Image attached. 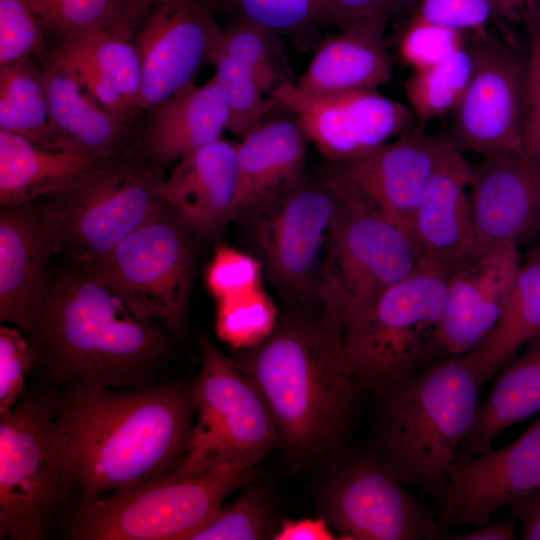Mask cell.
Returning <instances> with one entry per match:
<instances>
[{"mask_svg":"<svg viewBox=\"0 0 540 540\" xmlns=\"http://www.w3.org/2000/svg\"><path fill=\"white\" fill-rule=\"evenodd\" d=\"M53 403L71 478L68 516L174 472L188 452L196 419L194 384L184 382L71 386L54 392Z\"/></svg>","mask_w":540,"mask_h":540,"instance_id":"1","label":"cell"},{"mask_svg":"<svg viewBox=\"0 0 540 540\" xmlns=\"http://www.w3.org/2000/svg\"><path fill=\"white\" fill-rule=\"evenodd\" d=\"M235 352L232 359L264 398L293 469L325 468L348 450L361 393L340 327L295 310L279 317L264 340Z\"/></svg>","mask_w":540,"mask_h":540,"instance_id":"2","label":"cell"},{"mask_svg":"<svg viewBox=\"0 0 540 540\" xmlns=\"http://www.w3.org/2000/svg\"><path fill=\"white\" fill-rule=\"evenodd\" d=\"M170 333L138 316L90 272L71 265L50 281L26 337L52 387H145L157 383Z\"/></svg>","mask_w":540,"mask_h":540,"instance_id":"3","label":"cell"},{"mask_svg":"<svg viewBox=\"0 0 540 540\" xmlns=\"http://www.w3.org/2000/svg\"><path fill=\"white\" fill-rule=\"evenodd\" d=\"M480 387L464 354L441 358L377 397L371 450L400 482L438 506L447 470L473 424Z\"/></svg>","mask_w":540,"mask_h":540,"instance_id":"4","label":"cell"},{"mask_svg":"<svg viewBox=\"0 0 540 540\" xmlns=\"http://www.w3.org/2000/svg\"><path fill=\"white\" fill-rule=\"evenodd\" d=\"M449 278L427 259L347 321L344 346L360 393L377 398L447 357L441 320Z\"/></svg>","mask_w":540,"mask_h":540,"instance_id":"5","label":"cell"},{"mask_svg":"<svg viewBox=\"0 0 540 540\" xmlns=\"http://www.w3.org/2000/svg\"><path fill=\"white\" fill-rule=\"evenodd\" d=\"M338 204L316 292L317 313L343 330L374 298L427 261L416 239L371 205L332 163Z\"/></svg>","mask_w":540,"mask_h":540,"instance_id":"6","label":"cell"},{"mask_svg":"<svg viewBox=\"0 0 540 540\" xmlns=\"http://www.w3.org/2000/svg\"><path fill=\"white\" fill-rule=\"evenodd\" d=\"M54 392L24 394L0 414V539L43 540L72 503Z\"/></svg>","mask_w":540,"mask_h":540,"instance_id":"7","label":"cell"},{"mask_svg":"<svg viewBox=\"0 0 540 540\" xmlns=\"http://www.w3.org/2000/svg\"><path fill=\"white\" fill-rule=\"evenodd\" d=\"M159 178L131 150L43 196L54 253L90 270L164 203Z\"/></svg>","mask_w":540,"mask_h":540,"instance_id":"8","label":"cell"},{"mask_svg":"<svg viewBox=\"0 0 540 540\" xmlns=\"http://www.w3.org/2000/svg\"><path fill=\"white\" fill-rule=\"evenodd\" d=\"M256 477V468L231 465L192 474L174 471L72 512L67 535L75 540H190L230 494Z\"/></svg>","mask_w":540,"mask_h":540,"instance_id":"9","label":"cell"},{"mask_svg":"<svg viewBox=\"0 0 540 540\" xmlns=\"http://www.w3.org/2000/svg\"><path fill=\"white\" fill-rule=\"evenodd\" d=\"M201 370L194 383L196 419L186 456L175 470L199 473L219 465L256 468L281 439L261 393L232 357L200 338Z\"/></svg>","mask_w":540,"mask_h":540,"instance_id":"10","label":"cell"},{"mask_svg":"<svg viewBox=\"0 0 540 540\" xmlns=\"http://www.w3.org/2000/svg\"><path fill=\"white\" fill-rule=\"evenodd\" d=\"M90 272L140 317L180 337L186 329L194 261L188 229L165 202Z\"/></svg>","mask_w":540,"mask_h":540,"instance_id":"11","label":"cell"},{"mask_svg":"<svg viewBox=\"0 0 540 540\" xmlns=\"http://www.w3.org/2000/svg\"><path fill=\"white\" fill-rule=\"evenodd\" d=\"M334 166L257 206L248 217L261 263L278 290L313 312L329 230L338 204ZM244 216V217H245Z\"/></svg>","mask_w":540,"mask_h":540,"instance_id":"12","label":"cell"},{"mask_svg":"<svg viewBox=\"0 0 540 540\" xmlns=\"http://www.w3.org/2000/svg\"><path fill=\"white\" fill-rule=\"evenodd\" d=\"M316 492L320 517L341 539L438 540L435 512L421 503L371 449L347 450L325 467Z\"/></svg>","mask_w":540,"mask_h":540,"instance_id":"13","label":"cell"},{"mask_svg":"<svg viewBox=\"0 0 540 540\" xmlns=\"http://www.w3.org/2000/svg\"><path fill=\"white\" fill-rule=\"evenodd\" d=\"M290 111L331 163L360 159L409 131L417 122L409 106L378 92L352 90L309 95L285 83L271 94Z\"/></svg>","mask_w":540,"mask_h":540,"instance_id":"14","label":"cell"},{"mask_svg":"<svg viewBox=\"0 0 540 540\" xmlns=\"http://www.w3.org/2000/svg\"><path fill=\"white\" fill-rule=\"evenodd\" d=\"M220 0H152L135 30L142 61L140 109L152 108L196 83L217 47Z\"/></svg>","mask_w":540,"mask_h":540,"instance_id":"15","label":"cell"},{"mask_svg":"<svg viewBox=\"0 0 540 540\" xmlns=\"http://www.w3.org/2000/svg\"><path fill=\"white\" fill-rule=\"evenodd\" d=\"M474 71L454 112L451 143L483 158L524 153L526 61L488 39L473 48Z\"/></svg>","mask_w":540,"mask_h":540,"instance_id":"16","label":"cell"},{"mask_svg":"<svg viewBox=\"0 0 540 540\" xmlns=\"http://www.w3.org/2000/svg\"><path fill=\"white\" fill-rule=\"evenodd\" d=\"M447 476L444 502L435 511L441 530L488 523L499 508L540 487V417L507 446L453 462Z\"/></svg>","mask_w":540,"mask_h":540,"instance_id":"17","label":"cell"},{"mask_svg":"<svg viewBox=\"0 0 540 540\" xmlns=\"http://www.w3.org/2000/svg\"><path fill=\"white\" fill-rule=\"evenodd\" d=\"M424 125L417 121L372 153L338 164L371 205L413 237L418 205L447 141L429 134Z\"/></svg>","mask_w":540,"mask_h":540,"instance_id":"18","label":"cell"},{"mask_svg":"<svg viewBox=\"0 0 540 540\" xmlns=\"http://www.w3.org/2000/svg\"><path fill=\"white\" fill-rule=\"evenodd\" d=\"M471 172L478 257L519 246L540 231V159L525 153L484 158Z\"/></svg>","mask_w":540,"mask_h":540,"instance_id":"19","label":"cell"},{"mask_svg":"<svg viewBox=\"0 0 540 540\" xmlns=\"http://www.w3.org/2000/svg\"><path fill=\"white\" fill-rule=\"evenodd\" d=\"M471 163L447 139L418 205L413 234L450 277L478 258Z\"/></svg>","mask_w":540,"mask_h":540,"instance_id":"20","label":"cell"},{"mask_svg":"<svg viewBox=\"0 0 540 540\" xmlns=\"http://www.w3.org/2000/svg\"><path fill=\"white\" fill-rule=\"evenodd\" d=\"M522 259L518 245L495 248L456 271L448 281L441 320L446 356L477 350L505 309Z\"/></svg>","mask_w":540,"mask_h":540,"instance_id":"21","label":"cell"},{"mask_svg":"<svg viewBox=\"0 0 540 540\" xmlns=\"http://www.w3.org/2000/svg\"><path fill=\"white\" fill-rule=\"evenodd\" d=\"M54 253L48 227L33 202L0 211V320L32 330L45 302Z\"/></svg>","mask_w":540,"mask_h":540,"instance_id":"22","label":"cell"},{"mask_svg":"<svg viewBox=\"0 0 540 540\" xmlns=\"http://www.w3.org/2000/svg\"><path fill=\"white\" fill-rule=\"evenodd\" d=\"M236 185L237 145L221 138L180 159L158 188L188 230L214 236L235 219Z\"/></svg>","mask_w":540,"mask_h":540,"instance_id":"23","label":"cell"},{"mask_svg":"<svg viewBox=\"0 0 540 540\" xmlns=\"http://www.w3.org/2000/svg\"><path fill=\"white\" fill-rule=\"evenodd\" d=\"M133 34L120 27L89 32L59 45L51 63L102 107L127 121L140 109L142 61Z\"/></svg>","mask_w":540,"mask_h":540,"instance_id":"24","label":"cell"},{"mask_svg":"<svg viewBox=\"0 0 540 540\" xmlns=\"http://www.w3.org/2000/svg\"><path fill=\"white\" fill-rule=\"evenodd\" d=\"M151 109L143 154L158 178L170 164L221 139L228 128V103L214 76L202 85L188 86Z\"/></svg>","mask_w":540,"mask_h":540,"instance_id":"25","label":"cell"},{"mask_svg":"<svg viewBox=\"0 0 540 540\" xmlns=\"http://www.w3.org/2000/svg\"><path fill=\"white\" fill-rule=\"evenodd\" d=\"M308 138L298 120L261 122L237 144L235 218L297 184L305 175Z\"/></svg>","mask_w":540,"mask_h":540,"instance_id":"26","label":"cell"},{"mask_svg":"<svg viewBox=\"0 0 540 540\" xmlns=\"http://www.w3.org/2000/svg\"><path fill=\"white\" fill-rule=\"evenodd\" d=\"M389 22L384 17H373L324 38L307 69L294 83L296 88L309 95L378 89L392 73L384 40Z\"/></svg>","mask_w":540,"mask_h":540,"instance_id":"27","label":"cell"},{"mask_svg":"<svg viewBox=\"0 0 540 540\" xmlns=\"http://www.w3.org/2000/svg\"><path fill=\"white\" fill-rule=\"evenodd\" d=\"M55 148H68L104 161L130 149L126 121L102 107L70 75L53 63L43 72Z\"/></svg>","mask_w":540,"mask_h":540,"instance_id":"28","label":"cell"},{"mask_svg":"<svg viewBox=\"0 0 540 540\" xmlns=\"http://www.w3.org/2000/svg\"><path fill=\"white\" fill-rule=\"evenodd\" d=\"M105 162L78 150L45 147L23 136L0 131L1 208L31 203Z\"/></svg>","mask_w":540,"mask_h":540,"instance_id":"29","label":"cell"},{"mask_svg":"<svg viewBox=\"0 0 540 540\" xmlns=\"http://www.w3.org/2000/svg\"><path fill=\"white\" fill-rule=\"evenodd\" d=\"M504 368L488 397L479 401L473 424L453 462L474 458L491 448L507 428L540 412V332Z\"/></svg>","mask_w":540,"mask_h":540,"instance_id":"30","label":"cell"},{"mask_svg":"<svg viewBox=\"0 0 540 540\" xmlns=\"http://www.w3.org/2000/svg\"><path fill=\"white\" fill-rule=\"evenodd\" d=\"M540 332V240L522 261L500 320L477 350L467 353L480 386Z\"/></svg>","mask_w":540,"mask_h":540,"instance_id":"31","label":"cell"},{"mask_svg":"<svg viewBox=\"0 0 540 540\" xmlns=\"http://www.w3.org/2000/svg\"><path fill=\"white\" fill-rule=\"evenodd\" d=\"M28 60L0 69V131L55 148L44 75Z\"/></svg>","mask_w":540,"mask_h":540,"instance_id":"32","label":"cell"},{"mask_svg":"<svg viewBox=\"0 0 540 540\" xmlns=\"http://www.w3.org/2000/svg\"><path fill=\"white\" fill-rule=\"evenodd\" d=\"M473 48L464 46L433 66L416 70L404 82V91L416 120L426 123L454 111L474 71Z\"/></svg>","mask_w":540,"mask_h":540,"instance_id":"33","label":"cell"},{"mask_svg":"<svg viewBox=\"0 0 540 540\" xmlns=\"http://www.w3.org/2000/svg\"><path fill=\"white\" fill-rule=\"evenodd\" d=\"M280 523L269 490L254 480L236 499L223 504L190 540L274 539Z\"/></svg>","mask_w":540,"mask_h":540,"instance_id":"34","label":"cell"},{"mask_svg":"<svg viewBox=\"0 0 540 540\" xmlns=\"http://www.w3.org/2000/svg\"><path fill=\"white\" fill-rule=\"evenodd\" d=\"M47 33L61 44L116 26L134 30L129 0H31Z\"/></svg>","mask_w":540,"mask_h":540,"instance_id":"35","label":"cell"},{"mask_svg":"<svg viewBox=\"0 0 540 540\" xmlns=\"http://www.w3.org/2000/svg\"><path fill=\"white\" fill-rule=\"evenodd\" d=\"M280 36L253 24L234 20L222 33L213 54L235 61L255 78L264 93L292 83L284 72Z\"/></svg>","mask_w":540,"mask_h":540,"instance_id":"36","label":"cell"},{"mask_svg":"<svg viewBox=\"0 0 540 540\" xmlns=\"http://www.w3.org/2000/svg\"><path fill=\"white\" fill-rule=\"evenodd\" d=\"M222 10L278 36H288L301 47L320 27L330 23L320 0H220Z\"/></svg>","mask_w":540,"mask_h":540,"instance_id":"37","label":"cell"},{"mask_svg":"<svg viewBox=\"0 0 540 540\" xmlns=\"http://www.w3.org/2000/svg\"><path fill=\"white\" fill-rule=\"evenodd\" d=\"M215 329L220 340L234 350L251 347L275 328L279 315L263 287L216 301Z\"/></svg>","mask_w":540,"mask_h":540,"instance_id":"38","label":"cell"},{"mask_svg":"<svg viewBox=\"0 0 540 540\" xmlns=\"http://www.w3.org/2000/svg\"><path fill=\"white\" fill-rule=\"evenodd\" d=\"M211 62L215 65L214 78L229 107L227 129L243 138L279 104L272 96L267 98L252 74L235 61L221 54H213Z\"/></svg>","mask_w":540,"mask_h":540,"instance_id":"39","label":"cell"},{"mask_svg":"<svg viewBox=\"0 0 540 540\" xmlns=\"http://www.w3.org/2000/svg\"><path fill=\"white\" fill-rule=\"evenodd\" d=\"M464 46L463 32L430 21L416 12L400 37L399 54L416 71L442 62Z\"/></svg>","mask_w":540,"mask_h":540,"instance_id":"40","label":"cell"},{"mask_svg":"<svg viewBox=\"0 0 540 540\" xmlns=\"http://www.w3.org/2000/svg\"><path fill=\"white\" fill-rule=\"evenodd\" d=\"M46 33L31 0H0V67L29 59Z\"/></svg>","mask_w":540,"mask_h":540,"instance_id":"41","label":"cell"},{"mask_svg":"<svg viewBox=\"0 0 540 540\" xmlns=\"http://www.w3.org/2000/svg\"><path fill=\"white\" fill-rule=\"evenodd\" d=\"M262 263L225 244L215 249L207 270V288L216 301L238 296L262 286Z\"/></svg>","mask_w":540,"mask_h":540,"instance_id":"42","label":"cell"},{"mask_svg":"<svg viewBox=\"0 0 540 540\" xmlns=\"http://www.w3.org/2000/svg\"><path fill=\"white\" fill-rule=\"evenodd\" d=\"M37 366L36 352L16 327H0V414L12 409L24 394L25 376Z\"/></svg>","mask_w":540,"mask_h":540,"instance_id":"43","label":"cell"},{"mask_svg":"<svg viewBox=\"0 0 540 540\" xmlns=\"http://www.w3.org/2000/svg\"><path fill=\"white\" fill-rule=\"evenodd\" d=\"M529 38L526 60L524 153L540 159V11L531 1L524 5Z\"/></svg>","mask_w":540,"mask_h":540,"instance_id":"44","label":"cell"},{"mask_svg":"<svg viewBox=\"0 0 540 540\" xmlns=\"http://www.w3.org/2000/svg\"><path fill=\"white\" fill-rule=\"evenodd\" d=\"M422 17L452 29L481 32L495 7L492 0H418Z\"/></svg>","mask_w":540,"mask_h":540,"instance_id":"45","label":"cell"},{"mask_svg":"<svg viewBox=\"0 0 540 540\" xmlns=\"http://www.w3.org/2000/svg\"><path fill=\"white\" fill-rule=\"evenodd\" d=\"M330 24L339 29L355 22L384 17L390 22L413 10L418 0H320Z\"/></svg>","mask_w":540,"mask_h":540,"instance_id":"46","label":"cell"},{"mask_svg":"<svg viewBox=\"0 0 540 540\" xmlns=\"http://www.w3.org/2000/svg\"><path fill=\"white\" fill-rule=\"evenodd\" d=\"M330 525L322 518L281 520L275 540H332L335 539Z\"/></svg>","mask_w":540,"mask_h":540,"instance_id":"47","label":"cell"},{"mask_svg":"<svg viewBox=\"0 0 540 540\" xmlns=\"http://www.w3.org/2000/svg\"><path fill=\"white\" fill-rule=\"evenodd\" d=\"M523 540H540V487L512 506Z\"/></svg>","mask_w":540,"mask_h":540,"instance_id":"48","label":"cell"},{"mask_svg":"<svg viewBox=\"0 0 540 540\" xmlns=\"http://www.w3.org/2000/svg\"><path fill=\"white\" fill-rule=\"evenodd\" d=\"M517 538L514 518L507 517L500 521L475 527L471 532L459 535H446L449 540H514Z\"/></svg>","mask_w":540,"mask_h":540,"instance_id":"49","label":"cell"},{"mask_svg":"<svg viewBox=\"0 0 540 540\" xmlns=\"http://www.w3.org/2000/svg\"><path fill=\"white\" fill-rule=\"evenodd\" d=\"M495 11L506 14L535 0H492Z\"/></svg>","mask_w":540,"mask_h":540,"instance_id":"50","label":"cell"},{"mask_svg":"<svg viewBox=\"0 0 540 540\" xmlns=\"http://www.w3.org/2000/svg\"><path fill=\"white\" fill-rule=\"evenodd\" d=\"M151 1L152 0H129L135 27Z\"/></svg>","mask_w":540,"mask_h":540,"instance_id":"51","label":"cell"}]
</instances>
